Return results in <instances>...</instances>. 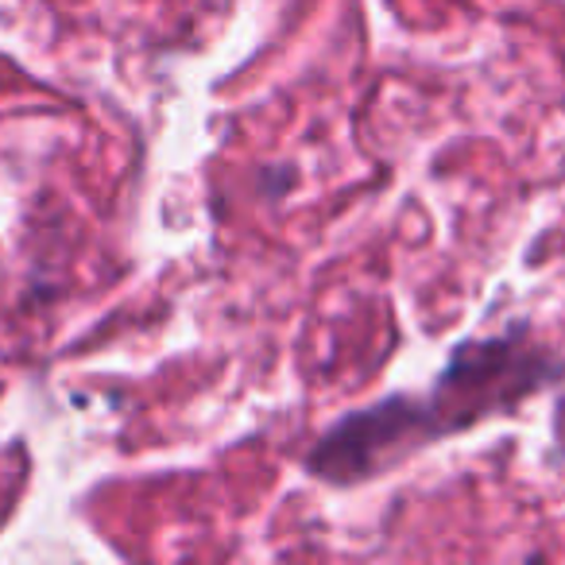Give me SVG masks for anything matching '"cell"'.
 Returning a JSON list of instances; mask_svg holds the SVG:
<instances>
[{"mask_svg":"<svg viewBox=\"0 0 565 565\" xmlns=\"http://www.w3.org/2000/svg\"><path fill=\"white\" fill-rule=\"evenodd\" d=\"M554 376H562V361H550L546 349L526 341V326H515L500 338L457 345L426 395V411L438 434H457L480 418L519 407Z\"/></svg>","mask_w":565,"mask_h":565,"instance_id":"cell-1","label":"cell"},{"mask_svg":"<svg viewBox=\"0 0 565 565\" xmlns=\"http://www.w3.org/2000/svg\"><path fill=\"white\" fill-rule=\"evenodd\" d=\"M438 441L423 395H392L341 418L318 446L310 449L307 469L330 484H361V480L387 472L392 465L407 461L415 449Z\"/></svg>","mask_w":565,"mask_h":565,"instance_id":"cell-2","label":"cell"}]
</instances>
